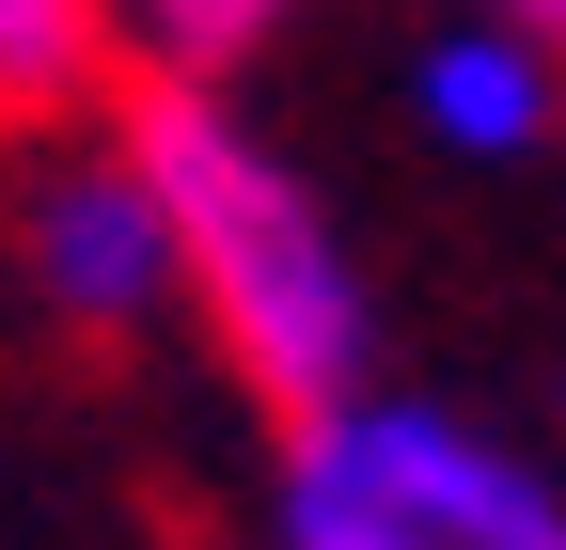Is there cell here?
Here are the masks:
<instances>
[{"label":"cell","instance_id":"obj_1","mask_svg":"<svg viewBox=\"0 0 566 550\" xmlns=\"http://www.w3.org/2000/svg\"><path fill=\"white\" fill-rule=\"evenodd\" d=\"M111 126L174 221V315L221 347V378L268 425L363 393L378 378V284H363L346 204L315 189V158H283L237 95H189V80H126Z\"/></svg>","mask_w":566,"mask_h":550},{"label":"cell","instance_id":"obj_2","mask_svg":"<svg viewBox=\"0 0 566 550\" xmlns=\"http://www.w3.org/2000/svg\"><path fill=\"white\" fill-rule=\"evenodd\" d=\"M268 550H566V472L409 378H363L268 425Z\"/></svg>","mask_w":566,"mask_h":550},{"label":"cell","instance_id":"obj_3","mask_svg":"<svg viewBox=\"0 0 566 550\" xmlns=\"http://www.w3.org/2000/svg\"><path fill=\"white\" fill-rule=\"evenodd\" d=\"M0 267H17L32 330L80 347V362H126V347L174 330V221H158V189H142L111 110L63 126V142H32L17 221H0Z\"/></svg>","mask_w":566,"mask_h":550},{"label":"cell","instance_id":"obj_4","mask_svg":"<svg viewBox=\"0 0 566 550\" xmlns=\"http://www.w3.org/2000/svg\"><path fill=\"white\" fill-rule=\"evenodd\" d=\"M394 110H409L457 173H520V158L566 142V47H535V32H504V17H472V0H457L441 32H409Z\"/></svg>","mask_w":566,"mask_h":550},{"label":"cell","instance_id":"obj_5","mask_svg":"<svg viewBox=\"0 0 566 550\" xmlns=\"http://www.w3.org/2000/svg\"><path fill=\"white\" fill-rule=\"evenodd\" d=\"M126 95V63L95 32V0H0V142H63Z\"/></svg>","mask_w":566,"mask_h":550},{"label":"cell","instance_id":"obj_6","mask_svg":"<svg viewBox=\"0 0 566 550\" xmlns=\"http://www.w3.org/2000/svg\"><path fill=\"white\" fill-rule=\"evenodd\" d=\"M95 32L126 80H189V95H237L252 63L300 32V0H95Z\"/></svg>","mask_w":566,"mask_h":550},{"label":"cell","instance_id":"obj_7","mask_svg":"<svg viewBox=\"0 0 566 550\" xmlns=\"http://www.w3.org/2000/svg\"><path fill=\"white\" fill-rule=\"evenodd\" d=\"M472 17H504V32H535V47H566V0H472Z\"/></svg>","mask_w":566,"mask_h":550}]
</instances>
